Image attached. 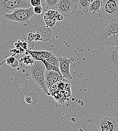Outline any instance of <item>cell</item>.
<instances>
[{
  "label": "cell",
  "instance_id": "cell-8",
  "mask_svg": "<svg viewBox=\"0 0 118 131\" xmlns=\"http://www.w3.org/2000/svg\"><path fill=\"white\" fill-rule=\"evenodd\" d=\"M59 61V68L62 77L67 80L72 79V77L70 72V65L74 61L73 57L68 59L65 57H58Z\"/></svg>",
  "mask_w": 118,
  "mask_h": 131
},
{
  "label": "cell",
  "instance_id": "cell-27",
  "mask_svg": "<svg viewBox=\"0 0 118 131\" xmlns=\"http://www.w3.org/2000/svg\"><path fill=\"white\" fill-rule=\"evenodd\" d=\"M88 2L90 3H90H93L94 1H95V0H88Z\"/></svg>",
  "mask_w": 118,
  "mask_h": 131
},
{
  "label": "cell",
  "instance_id": "cell-3",
  "mask_svg": "<svg viewBox=\"0 0 118 131\" xmlns=\"http://www.w3.org/2000/svg\"><path fill=\"white\" fill-rule=\"evenodd\" d=\"M100 65L107 69L118 71V47L105 46Z\"/></svg>",
  "mask_w": 118,
  "mask_h": 131
},
{
  "label": "cell",
  "instance_id": "cell-11",
  "mask_svg": "<svg viewBox=\"0 0 118 131\" xmlns=\"http://www.w3.org/2000/svg\"><path fill=\"white\" fill-rule=\"evenodd\" d=\"M59 13L55 10H47L44 16V19L47 26H54L57 21Z\"/></svg>",
  "mask_w": 118,
  "mask_h": 131
},
{
  "label": "cell",
  "instance_id": "cell-2",
  "mask_svg": "<svg viewBox=\"0 0 118 131\" xmlns=\"http://www.w3.org/2000/svg\"><path fill=\"white\" fill-rule=\"evenodd\" d=\"M46 70L45 66L41 61H35L33 64L30 66L29 73L33 81L41 88L45 94L49 96L50 94L47 89L45 80Z\"/></svg>",
  "mask_w": 118,
  "mask_h": 131
},
{
  "label": "cell",
  "instance_id": "cell-26",
  "mask_svg": "<svg viewBox=\"0 0 118 131\" xmlns=\"http://www.w3.org/2000/svg\"><path fill=\"white\" fill-rule=\"evenodd\" d=\"M3 49V46L1 42V41L0 40V51L2 50Z\"/></svg>",
  "mask_w": 118,
  "mask_h": 131
},
{
  "label": "cell",
  "instance_id": "cell-24",
  "mask_svg": "<svg viewBox=\"0 0 118 131\" xmlns=\"http://www.w3.org/2000/svg\"><path fill=\"white\" fill-rule=\"evenodd\" d=\"M63 19H64V16L59 14L57 18V21H61Z\"/></svg>",
  "mask_w": 118,
  "mask_h": 131
},
{
  "label": "cell",
  "instance_id": "cell-17",
  "mask_svg": "<svg viewBox=\"0 0 118 131\" xmlns=\"http://www.w3.org/2000/svg\"><path fill=\"white\" fill-rule=\"evenodd\" d=\"M41 62L43 63V64H44V65L45 66L46 70H47V71H55V72H57L59 74H60L62 76L61 74L60 71V70H59V67L53 65L49 63H48L46 60H45V59L42 60Z\"/></svg>",
  "mask_w": 118,
  "mask_h": 131
},
{
  "label": "cell",
  "instance_id": "cell-20",
  "mask_svg": "<svg viewBox=\"0 0 118 131\" xmlns=\"http://www.w3.org/2000/svg\"><path fill=\"white\" fill-rule=\"evenodd\" d=\"M6 61L7 64H8L9 65H11L13 67H16L19 64V63L17 60L13 57H9Z\"/></svg>",
  "mask_w": 118,
  "mask_h": 131
},
{
  "label": "cell",
  "instance_id": "cell-10",
  "mask_svg": "<svg viewBox=\"0 0 118 131\" xmlns=\"http://www.w3.org/2000/svg\"><path fill=\"white\" fill-rule=\"evenodd\" d=\"M63 79V78L55 71L46 70L45 72V80L48 90L54 84L60 82Z\"/></svg>",
  "mask_w": 118,
  "mask_h": 131
},
{
  "label": "cell",
  "instance_id": "cell-16",
  "mask_svg": "<svg viewBox=\"0 0 118 131\" xmlns=\"http://www.w3.org/2000/svg\"><path fill=\"white\" fill-rule=\"evenodd\" d=\"M60 0H45L46 10H55L60 2Z\"/></svg>",
  "mask_w": 118,
  "mask_h": 131
},
{
  "label": "cell",
  "instance_id": "cell-18",
  "mask_svg": "<svg viewBox=\"0 0 118 131\" xmlns=\"http://www.w3.org/2000/svg\"><path fill=\"white\" fill-rule=\"evenodd\" d=\"M27 52L31 56L35 61H41L42 60L44 59L42 53L40 51H36L31 49H27Z\"/></svg>",
  "mask_w": 118,
  "mask_h": 131
},
{
  "label": "cell",
  "instance_id": "cell-21",
  "mask_svg": "<svg viewBox=\"0 0 118 131\" xmlns=\"http://www.w3.org/2000/svg\"><path fill=\"white\" fill-rule=\"evenodd\" d=\"M40 52L42 53L44 59H48L53 54L50 51H48L46 50H40Z\"/></svg>",
  "mask_w": 118,
  "mask_h": 131
},
{
  "label": "cell",
  "instance_id": "cell-15",
  "mask_svg": "<svg viewBox=\"0 0 118 131\" xmlns=\"http://www.w3.org/2000/svg\"><path fill=\"white\" fill-rule=\"evenodd\" d=\"M77 5L80 10L84 13L88 12L90 3L88 0H77Z\"/></svg>",
  "mask_w": 118,
  "mask_h": 131
},
{
  "label": "cell",
  "instance_id": "cell-23",
  "mask_svg": "<svg viewBox=\"0 0 118 131\" xmlns=\"http://www.w3.org/2000/svg\"><path fill=\"white\" fill-rule=\"evenodd\" d=\"M34 8V12L35 13L37 14H41L43 11V8L41 6H36Z\"/></svg>",
  "mask_w": 118,
  "mask_h": 131
},
{
  "label": "cell",
  "instance_id": "cell-22",
  "mask_svg": "<svg viewBox=\"0 0 118 131\" xmlns=\"http://www.w3.org/2000/svg\"><path fill=\"white\" fill-rule=\"evenodd\" d=\"M30 3L32 7H35L36 6L41 5V0H30Z\"/></svg>",
  "mask_w": 118,
  "mask_h": 131
},
{
  "label": "cell",
  "instance_id": "cell-19",
  "mask_svg": "<svg viewBox=\"0 0 118 131\" xmlns=\"http://www.w3.org/2000/svg\"><path fill=\"white\" fill-rule=\"evenodd\" d=\"M46 60L48 63H49L53 65L59 67V61L58 59V58H57L55 55L53 54L50 57H49L48 59H45Z\"/></svg>",
  "mask_w": 118,
  "mask_h": 131
},
{
  "label": "cell",
  "instance_id": "cell-4",
  "mask_svg": "<svg viewBox=\"0 0 118 131\" xmlns=\"http://www.w3.org/2000/svg\"><path fill=\"white\" fill-rule=\"evenodd\" d=\"M102 5L99 16L106 20H112L118 17V0H102Z\"/></svg>",
  "mask_w": 118,
  "mask_h": 131
},
{
  "label": "cell",
  "instance_id": "cell-25",
  "mask_svg": "<svg viewBox=\"0 0 118 131\" xmlns=\"http://www.w3.org/2000/svg\"><path fill=\"white\" fill-rule=\"evenodd\" d=\"M3 20H4V19H3V15H1V14H0V25H1L2 22V21H3Z\"/></svg>",
  "mask_w": 118,
  "mask_h": 131
},
{
  "label": "cell",
  "instance_id": "cell-6",
  "mask_svg": "<svg viewBox=\"0 0 118 131\" xmlns=\"http://www.w3.org/2000/svg\"><path fill=\"white\" fill-rule=\"evenodd\" d=\"M77 0H60L56 10L64 16H70L76 11Z\"/></svg>",
  "mask_w": 118,
  "mask_h": 131
},
{
  "label": "cell",
  "instance_id": "cell-12",
  "mask_svg": "<svg viewBox=\"0 0 118 131\" xmlns=\"http://www.w3.org/2000/svg\"><path fill=\"white\" fill-rule=\"evenodd\" d=\"M36 33L40 35L41 41L43 42L49 41L52 36V31L47 26H42L39 27Z\"/></svg>",
  "mask_w": 118,
  "mask_h": 131
},
{
  "label": "cell",
  "instance_id": "cell-5",
  "mask_svg": "<svg viewBox=\"0 0 118 131\" xmlns=\"http://www.w3.org/2000/svg\"><path fill=\"white\" fill-rule=\"evenodd\" d=\"M31 7L27 0H0V14H9L19 8H28Z\"/></svg>",
  "mask_w": 118,
  "mask_h": 131
},
{
  "label": "cell",
  "instance_id": "cell-7",
  "mask_svg": "<svg viewBox=\"0 0 118 131\" xmlns=\"http://www.w3.org/2000/svg\"><path fill=\"white\" fill-rule=\"evenodd\" d=\"M118 33V18L113 19L103 26L100 32V41L103 43L106 41L108 37L113 34Z\"/></svg>",
  "mask_w": 118,
  "mask_h": 131
},
{
  "label": "cell",
  "instance_id": "cell-9",
  "mask_svg": "<svg viewBox=\"0 0 118 131\" xmlns=\"http://www.w3.org/2000/svg\"><path fill=\"white\" fill-rule=\"evenodd\" d=\"M117 122L108 116L103 117L99 123L98 128L99 131H115Z\"/></svg>",
  "mask_w": 118,
  "mask_h": 131
},
{
  "label": "cell",
  "instance_id": "cell-13",
  "mask_svg": "<svg viewBox=\"0 0 118 131\" xmlns=\"http://www.w3.org/2000/svg\"><path fill=\"white\" fill-rule=\"evenodd\" d=\"M102 5V0H95L90 4L88 12L93 13L94 14L99 12Z\"/></svg>",
  "mask_w": 118,
  "mask_h": 131
},
{
  "label": "cell",
  "instance_id": "cell-14",
  "mask_svg": "<svg viewBox=\"0 0 118 131\" xmlns=\"http://www.w3.org/2000/svg\"><path fill=\"white\" fill-rule=\"evenodd\" d=\"M103 44L105 46L118 47V33L110 35Z\"/></svg>",
  "mask_w": 118,
  "mask_h": 131
},
{
  "label": "cell",
  "instance_id": "cell-1",
  "mask_svg": "<svg viewBox=\"0 0 118 131\" xmlns=\"http://www.w3.org/2000/svg\"><path fill=\"white\" fill-rule=\"evenodd\" d=\"M35 14L34 8H19L15 10L12 13L3 14V19L9 21H14L22 24L26 27L30 24V19Z\"/></svg>",
  "mask_w": 118,
  "mask_h": 131
}]
</instances>
